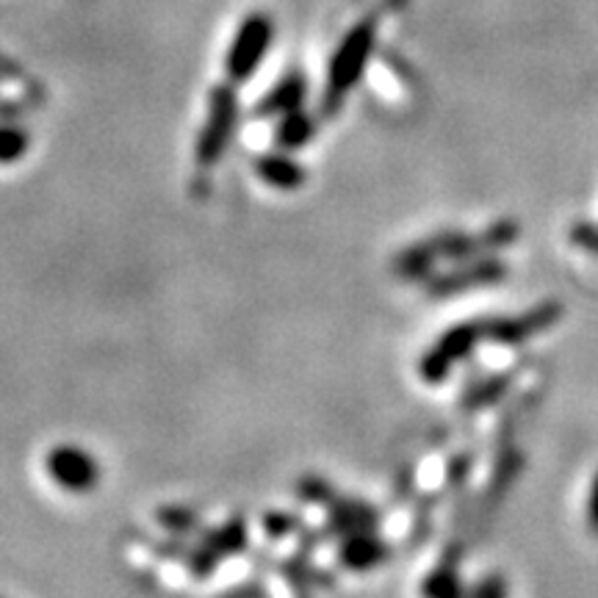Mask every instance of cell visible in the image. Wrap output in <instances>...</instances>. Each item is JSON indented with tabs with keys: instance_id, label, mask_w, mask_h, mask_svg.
Masks as SVG:
<instances>
[{
	"instance_id": "cell-23",
	"label": "cell",
	"mask_w": 598,
	"mask_h": 598,
	"mask_svg": "<svg viewBox=\"0 0 598 598\" xmlns=\"http://www.w3.org/2000/svg\"><path fill=\"white\" fill-rule=\"evenodd\" d=\"M590 523L593 529H598V476H596V483H593V494H590Z\"/></svg>"
},
{
	"instance_id": "cell-13",
	"label": "cell",
	"mask_w": 598,
	"mask_h": 598,
	"mask_svg": "<svg viewBox=\"0 0 598 598\" xmlns=\"http://www.w3.org/2000/svg\"><path fill=\"white\" fill-rule=\"evenodd\" d=\"M438 258L432 252V247L427 241H416L407 250H402L399 256L394 258V274L402 280H421L430 278L432 269H436Z\"/></svg>"
},
{
	"instance_id": "cell-10",
	"label": "cell",
	"mask_w": 598,
	"mask_h": 598,
	"mask_svg": "<svg viewBox=\"0 0 598 598\" xmlns=\"http://www.w3.org/2000/svg\"><path fill=\"white\" fill-rule=\"evenodd\" d=\"M308 94V81L303 72H289L272 87V92L256 105L258 116H285L291 111H300Z\"/></svg>"
},
{
	"instance_id": "cell-2",
	"label": "cell",
	"mask_w": 598,
	"mask_h": 598,
	"mask_svg": "<svg viewBox=\"0 0 598 598\" xmlns=\"http://www.w3.org/2000/svg\"><path fill=\"white\" fill-rule=\"evenodd\" d=\"M238 116V100L233 83H219L214 87L208 98V116H205V125L198 136V145H194V161L198 167L211 169L222 161L227 145L233 139V128H236Z\"/></svg>"
},
{
	"instance_id": "cell-21",
	"label": "cell",
	"mask_w": 598,
	"mask_h": 598,
	"mask_svg": "<svg viewBox=\"0 0 598 598\" xmlns=\"http://www.w3.org/2000/svg\"><path fill=\"white\" fill-rule=\"evenodd\" d=\"M471 598H507L505 579H501L499 574L485 576V579L474 587V593H471Z\"/></svg>"
},
{
	"instance_id": "cell-5",
	"label": "cell",
	"mask_w": 598,
	"mask_h": 598,
	"mask_svg": "<svg viewBox=\"0 0 598 598\" xmlns=\"http://www.w3.org/2000/svg\"><path fill=\"white\" fill-rule=\"evenodd\" d=\"M45 471L58 490L70 496H87L100 485V463L92 452L76 447V443H61L53 447L45 458Z\"/></svg>"
},
{
	"instance_id": "cell-15",
	"label": "cell",
	"mask_w": 598,
	"mask_h": 598,
	"mask_svg": "<svg viewBox=\"0 0 598 598\" xmlns=\"http://www.w3.org/2000/svg\"><path fill=\"white\" fill-rule=\"evenodd\" d=\"M29 145L31 136L23 125H18L14 120L0 123V167L18 163L29 153Z\"/></svg>"
},
{
	"instance_id": "cell-22",
	"label": "cell",
	"mask_w": 598,
	"mask_h": 598,
	"mask_svg": "<svg viewBox=\"0 0 598 598\" xmlns=\"http://www.w3.org/2000/svg\"><path fill=\"white\" fill-rule=\"evenodd\" d=\"M300 496H303V499H308V501H330L332 499V494H330V488H327L325 483H316V479H311V483H303V488H300Z\"/></svg>"
},
{
	"instance_id": "cell-16",
	"label": "cell",
	"mask_w": 598,
	"mask_h": 598,
	"mask_svg": "<svg viewBox=\"0 0 598 598\" xmlns=\"http://www.w3.org/2000/svg\"><path fill=\"white\" fill-rule=\"evenodd\" d=\"M247 546V527L241 521H230L227 527L216 529L214 534L205 538V549L214 554L216 560L225 557V554L238 552V549Z\"/></svg>"
},
{
	"instance_id": "cell-12",
	"label": "cell",
	"mask_w": 598,
	"mask_h": 598,
	"mask_svg": "<svg viewBox=\"0 0 598 598\" xmlns=\"http://www.w3.org/2000/svg\"><path fill=\"white\" fill-rule=\"evenodd\" d=\"M332 529L338 534H354V532H372L377 516L363 501H332Z\"/></svg>"
},
{
	"instance_id": "cell-9",
	"label": "cell",
	"mask_w": 598,
	"mask_h": 598,
	"mask_svg": "<svg viewBox=\"0 0 598 598\" xmlns=\"http://www.w3.org/2000/svg\"><path fill=\"white\" fill-rule=\"evenodd\" d=\"M256 174L267 187L278 189V192H296L308 181V172L300 161H294L285 153H269L256 161Z\"/></svg>"
},
{
	"instance_id": "cell-20",
	"label": "cell",
	"mask_w": 598,
	"mask_h": 598,
	"mask_svg": "<svg viewBox=\"0 0 598 598\" xmlns=\"http://www.w3.org/2000/svg\"><path fill=\"white\" fill-rule=\"evenodd\" d=\"M263 529H267L272 538H283V534H291L296 529V518L289 516V512H269L263 518Z\"/></svg>"
},
{
	"instance_id": "cell-6",
	"label": "cell",
	"mask_w": 598,
	"mask_h": 598,
	"mask_svg": "<svg viewBox=\"0 0 598 598\" xmlns=\"http://www.w3.org/2000/svg\"><path fill=\"white\" fill-rule=\"evenodd\" d=\"M505 278V267L496 258H479V261H469L465 267L452 269V272H443L430 278L427 283V291L432 296H452V294H463V291L476 289V285H488L496 283V280Z\"/></svg>"
},
{
	"instance_id": "cell-4",
	"label": "cell",
	"mask_w": 598,
	"mask_h": 598,
	"mask_svg": "<svg viewBox=\"0 0 598 598\" xmlns=\"http://www.w3.org/2000/svg\"><path fill=\"white\" fill-rule=\"evenodd\" d=\"M483 321H469V325H454L452 330L443 332L436 343L425 352V358L418 361V377L427 385L447 383L452 374L454 363L469 358L471 349L483 341Z\"/></svg>"
},
{
	"instance_id": "cell-11",
	"label": "cell",
	"mask_w": 598,
	"mask_h": 598,
	"mask_svg": "<svg viewBox=\"0 0 598 598\" xmlns=\"http://www.w3.org/2000/svg\"><path fill=\"white\" fill-rule=\"evenodd\" d=\"M316 136V120L311 114H305L303 109L291 111L280 120L278 131H274V142H278L280 150H300V147L308 145Z\"/></svg>"
},
{
	"instance_id": "cell-8",
	"label": "cell",
	"mask_w": 598,
	"mask_h": 598,
	"mask_svg": "<svg viewBox=\"0 0 598 598\" xmlns=\"http://www.w3.org/2000/svg\"><path fill=\"white\" fill-rule=\"evenodd\" d=\"M338 557H341L343 568L354 571V574H366V571H374L377 565L385 563L388 546L374 532H354L347 534V541L341 543Z\"/></svg>"
},
{
	"instance_id": "cell-1",
	"label": "cell",
	"mask_w": 598,
	"mask_h": 598,
	"mask_svg": "<svg viewBox=\"0 0 598 598\" xmlns=\"http://www.w3.org/2000/svg\"><path fill=\"white\" fill-rule=\"evenodd\" d=\"M377 47V20L366 18L354 25L338 45L336 56L330 58V70H327V92H325V111L336 114L341 100L347 98L349 89L361 81L366 72L372 53Z\"/></svg>"
},
{
	"instance_id": "cell-3",
	"label": "cell",
	"mask_w": 598,
	"mask_h": 598,
	"mask_svg": "<svg viewBox=\"0 0 598 598\" xmlns=\"http://www.w3.org/2000/svg\"><path fill=\"white\" fill-rule=\"evenodd\" d=\"M274 23L269 14H250L245 23L238 25L236 36L230 42V50L225 56V72L230 83H241L256 76L263 56L272 47Z\"/></svg>"
},
{
	"instance_id": "cell-19",
	"label": "cell",
	"mask_w": 598,
	"mask_h": 598,
	"mask_svg": "<svg viewBox=\"0 0 598 598\" xmlns=\"http://www.w3.org/2000/svg\"><path fill=\"white\" fill-rule=\"evenodd\" d=\"M0 81H14V83H25V87H40L36 81H31L29 72H25L23 67L14 61V58H9L7 53H0Z\"/></svg>"
},
{
	"instance_id": "cell-7",
	"label": "cell",
	"mask_w": 598,
	"mask_h": 598,
	"mask_svg": "<svg viewBox=\"0 0 598 598\" xmlns=\"http://www.w3.org/2000/svg\"><path fill=\"white\" fill-rule=\"evenodd\" d=\"M560 319L557 305H543L529 314L516 316V319H490L483 321V336L496 343H521L527 338L538 336L541 330L552 327Z\"/></svg>"
},
{
	"instance_id": "cell-14",
	"label": "cell",
	"mask_w": 598,
	"mask_h": 598,
	"mask_svg": "<svg viewBox=\"0 0 598 598\" xmlns=\"http://www.w3.org/2000/svg\"><path fill=\"white\" fill-rule=\"evenodd\" d=\"M421 596L425 598H465V585L460 582L458 571L441 565V568L430 571L421 582Z\"/></svg>"
},
{
	"instance_id": "cell-17",
	"label": "cell",
	"mask_w": 598,
	"mask_h": 598,
	"mask_svg": "<svg viewBox=\"0 0 598 598\" xmlns=\"http://www.w3.org/2000/svg\"><path fill=\"white\" fill-rule=\"evenodd\" d=\"M158 521H161L163 527L183 532V529H192L194 523H198V518H194L192 510H183V507H163V510L158 512Z\"/></svg>"
},
{
	"instance_id": "cell-18",
	"label": "cell",
	"mask_w": 598,
	"mask_h": 598,
	"mask_svg": "<svg viewBox=\"0 0 598 598\" xmlns=\"http://www.w3.org/2000/svg\"><path fill=\"white\" fill-rule=\"evenodd\" d=\"M501 388H505V380H496V383H483V385H476V388L471 391L469 396H465V402H463V405H465V407H471V410H474V407H483V405H488V402H494L496 396L501 394Z\"/></svg>"
}]
</instances>
